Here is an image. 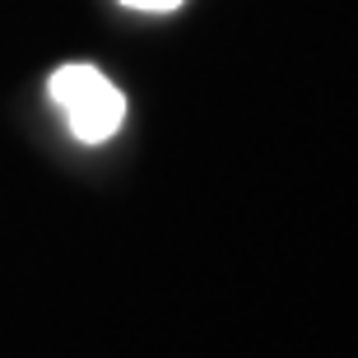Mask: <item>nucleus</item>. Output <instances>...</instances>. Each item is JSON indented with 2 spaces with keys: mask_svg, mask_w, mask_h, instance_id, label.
Wrapping results in <instances>:
<instances>
[{
  "mask_svg": "<svg viewBox=\"0 0 358 358\" xmlns=\"http://www.w3.org/2000/svg\"><path fill=\"white\" fill-rule=\"evenodd\" d=\"M121 5H131V10H145V14H168V10H177L182 0H121Z\"/></svg>",
  "mask_w": 358,
  "mask_h": 358,
  "instance_id": "f03ea898",
  "label": "nucleus"
},
{
  "mask_svg": "<svg viewBox=\"0 0 358 358\" xmlns=\"http://www.w3.org/2000/svg\"><path fill=\"white\" fill-rule=\"evenodd\" d=\"M47 89H52V103L66 112L70 135L80 145H103L126 121V93L93 66H61Z\"/></svg>",
  "mask_w": 358,
  "mask_h": 358,
  "instance_id": "f257e3e1",
  "label": "nucleus"
}]
</instances>
